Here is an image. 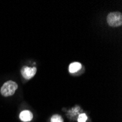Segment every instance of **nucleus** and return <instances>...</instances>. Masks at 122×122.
<instances>
[{
    "mask_svg": "<svg viewBox=\"0 0 122 122\" xmlns=\"http://www.w3.org/2000/svg\"><path fill=\"white\" fill-rule=\"evenodd\" d=\"M18 84L15 82L13 81H8L3 84L1 89H0V92L4 97L13 96L15 91L18 89Z\"/></svg>",
    "mask_w": 122,
    "mask_h": 122,
    "instance_id": "obj_1",
    "label": "nucleus"
},
{
    "mask_svg": "<svg viewBox=\"0 0 122 122\" xmlns=\"http://www.w3.org/2000/svg\"><path fill=\"white\" fill-rule=\"evenodd\" d=\"M107 23L111 27H118L122 24V15L119 12L110 13L107 16Z\"/></svg>",
    "mask_w": 122,
    "mask_h": 122,
    "instance_id": "obj_2",
    "label": "nucleus"
},
{
    "mask_svg": "<svg viewBox=\"0 0 122 122\" xmlns=\"http://www.w3.org/2000/svg\"><path fill=\"white\" fill-rule=\"evenodd\" d=\"M37 72V68L35 66H33V67H30L28 66H23L20 70V73L25 79L29 80L32 78L35 75Z\"/></svg>",
    "mask_w": 122,
    "mask_h": 122,
    "instance_id": "obj_3",
    "label": "nucleus"
},
{
    "mask_svg": "<svg viewBox=\"0 0 122 122\" xmlns=\"http://www.w3.org/2000/svg\"><path fill=\"white\" fill-rule=\"evenodd\" d=\"M20 119L22 121L24 122H28L31 121L32 118H33V114L29 111V110H24L20 113Z\"/></svg>",
    "mask_w": 122,
    "mask_h": 122,
    "instance_id": "obj_4",
    "label": "nucleus"
},
{
    "mask_svg": "<svg viewBox=\"0 0 122 122\" xmlns=\"http://www.w3.org/2000/svg\"><path fill=\"white\" fill-rule=\"evenodd\" d=\"M82 67V65L79 62H73L70 65L69 71L71 73H75L77 71H79Z\"/></svg>",
    "mask_w": 122,
    "mask_h": 122,
    "instance_id": "obj_5",
    "label": "nucleus"
},
{
    "mask_svg": "<svg viewBox=\"0 0 122 122\" xmlns=\"http://www.w3.org/2000/svg\"><path fill=\"white\" fill-rule=\"evenodd\" d=\"M51 122H64V119L60 115L55 114L51 117Z\"/></svg>",
    "mask_w": 122,
    "mask_h": 122,
    "instance_id": "obj_6",
    "label": "nucleus"
},
{
    "mask_svg": "<svg viewBox=\"0 0 122 122\" xmlns=\"http://www.w3.org/2000/svg\"><path fill=\"white\" fill-rule=\"evenodd\" d=\"M88 119L87 116L85 113H81L79 115L78 118H77V121L78 122H86Z\"/></svg>",
    "mask_w": 122,
    "mask_h": 122,
    "instance_id": "obj_7",
    "label": "nucleus"
}]
</instances>
